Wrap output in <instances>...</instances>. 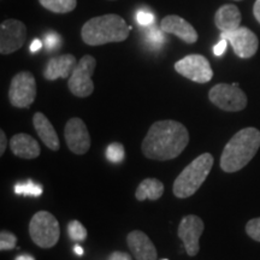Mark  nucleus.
<instances>
[{"label":"nucleus","mask_w":260,"mask_h":260,"mask_svg":"<svg viewBox=\"0 0 260 260\" xmlns=\"http://www.w3.org/2000/svg\"><path fill=\"white\" fill-rule=\"evenodd\" d=\"M220 39H225L228 42H230L236 56L242 59L252 58L259 47L256 35L247 27H239L232 31H222Z\"/></svg>","instance_id":"obj_10"},{"label":"nucleus","mask_w":260,"mask_h":260,"mask_svg":"<svg viewBox=\"0 0 260 260\" xmlns=\"http://www.w3.org/2000/svg\"><path fill=\"white\" fill-rule=\"evenodd\" d=\"M164 193V184L157 178H145L139 184L138 189L135 191V198L139 201H144L146 199L158 200L160 199Z\"/></svg>","instance_id":"obj_20"},{"label":"nucleus","mask_w":260,"mask_h":260,"mask_svg":"<svg viewBox=\"0 0 260 260\" xmlns=\"http://www.w3.org/2000/svg\"><path fill=\"white\" fill-rule=\"evenodd\" d=\"M175 70L183 77L197 83H207L213 77L210 61L201 54H189L182 58L175 63Z\"/></svg>","instance_id":"obj_9"},{"label":"nucleus","mask_w":260,"mask_h":260,"mask_svg":"<svg viewBox=\"0 0 260 260\" xmlns=\"http://www.w3.org/2000/svg\"><path fill=\"white\" fill-rule=\"evenodd\" d=\"M32 124H34L35 132L38 133L39 138L46 145L51 151H58L60 147L59 138H58L56 129L48 121V118L44 113L37 112L32 117Z\"/></svg>","instance_id":"obj_18"},{"label":"nucleus","mask_w":260,"mask_h":260,"mask_svg":"<svg viewBox=\"0 0 260 260\" xmlns=\"http://www.w3.org/2000/svg\"><path fill=\"white\" fill-rule=\"evenodd\" d=\"M96 67L95 58L86 54L77 63L68 81L69 90L77 98H87L94 92L92 76Z\"/></svg>","instance_id":"obj_7"},{"label":"nucleus","mask_w":260,"mask_h":260,"mask_svg":"<svg viewBox=\"0 0 260 260\" xmlns=\"http://www.w3.org/2000/svg\"><path fill=\"white\" fill-rule=\"evenodd\" d=\"M16 243H17V237L15 236V234L8 232V230H2V233H0V249L3 252L15 249Z\"/></svg>","instance_id":"obj_25"},{"label":"nucleus","mask_w":260,"mask_h":260,"mask_svg":"<svg viewBox=\"0 0 260 260\" xmlns=\"http://www.w3.org/2000/svg\"><path fill=\"white\" fill-rule=\"evenodd\" d=\"M109 260H132L130 255L125 252H113L111 255H110Z\"/></svg>","instance_id":"obj_30"},{"label":"nucleus","mask_w":260,"mask_h":260,"mask_svg":"<svg viewBox=\"0 0 260 260\" xmlns=\"http://www.w3.org/2000/svg\"><path fill=\"white\" fill-rule=\"evenodd\" d=\"M124 147L119 142H112L106 149V158L111 162L118 164L124 159Z\"/></svg>","instance_id":"obj_24"},{"label":"nucleus","mask_w":260,"mask_h":260,"mask_svg":"<svg viewBox=\"0 0 260 260\" xmlns=\"http://www.w3.org/2000/svg\"><path fill=\"white\" fill-rule=\"evenodd\" d=\"M226 46H228V41L225 40V39H220V41L213 48V53L216 54L217 57L223 56V53L226 50Z\"/></svg>","instance_id":"obj_28"},{"label":"nucleus","mask_w":260,"mask_h":260,"mask_svg":"<svg viewBox=\"0 0 260 260\" xmlns=\"http://www.w3.org/2000/svg\"><path fill=\"white\" fill-rule=\"evenodd\" d=\"M246 233L254 241L260 242V217L253 218L246 224Z\"/></svg>","instance_id":"obj_26"},{"label":"nucleus","mask_w":260,"mask_h":260,"mask_svg":"<svg viewBox=\"0 0 260 260\" xmlns=\"http://www.w3.org/2000/svg\"><path fill=\"white\" fill-rule=\"evenodd\" d=\"M162 260H168V259H162Z\"/></svg>","instance_id":"obj_38"},{"label":"nucleus","mask_w":260,"mask_h":260,"mask_svg":"<svg viewBox=\"0 0 260 260\" xmlns=\"http://www.w3.org/2000/svg\"><path fill=\"white\" fill-rule=\"evenodd\" d=\"M213 162L214 159L211 153H203L195 158L175 180L174 187H172L175 197L180 198V199H186L197 193L201 184L209 176Z\"/></svg>","instance_id":"obj_4"},{"label":"nucleus","mask_w":260,"mask_h":260,"mask_svg":"<svg viewBox=\"0 0 260 260\" xmlns=\"http://www.w3.org/2000/svg\"><path fill=\"white\" fill-rule=\"evenodd\" d=\"M37 98V82L30 71H21L11 80L9 100L17 109H27Z\"/></svg>","instance_id":"obj_8"},{"label":"nucleus","mask_w":260,"mask_h":260,"mask_svg":"<svg viewBox=\"0 0 260 260\" xmlns=\"http://www.w3.org/2000/svg\"><path fill=\"white\" fill-rule=\"evenodd\" d=\"M148 38L152 39V40L155 41V42H158V41H160L161 39H162V35H161L160 31L153 30V32H152V34L148 35Z\"/></svg>","instance_id":"obj_34"},{"label":"nucleus","mask_w":260,"mask_h":260,"mask_svg":"<svg viewBox=\"0 0 260 260\" xmlns=\"http://www.w3.org/2000/svg\"><path fill=\"white\" fill-rule=\"evenodd\" d=\"M79 61L74 54H61L53 57L47 61L44 70V77L48 81H56L57 79H68L71 76L73 71Z\"/></svg>","instance_id":"obj_16"},{"label":"nucleus","mask_w":260,"mask_h":260,"mask_svg":"<svg viewBox=\"0 0 260 260\" xmlns=\"http://www.w3.org/2000/svg\"><path fill=\"white\" fill-rule=\"evenodd\" d=\"M15 191L17 195H24V197H40L42 194V188L34 182L27 181L23 183H17L15 187Z\"/></svg>","instance_id":"obj_22"},{"label":"nucleus","mask_w":260,"mask_h":260,"mask_svg":"<svg viewBox=\"0 0 260 260\" xmlns=\"http://www.w3.org/2000/svg\"><path fill=\"white\" fill-rule=\"evenodd\" d=\"M10 148L16 157L23 159H35L41 153L40 145L37 140L24 133L14 135L10 140Z\"/></svg>","instance_id":"obj_17"},{"label":"nucleus","mask_w":260,"mask_h":260,"mask_svg":"<svg viewBox=\"0 0 260 260\" xmlns=\"http://www.w3.org/2000/svg\"><path fill=\"white\" fill-rule=\"evenodd\" d=\"M15 260H35V258L29 254H21V255H18Z\"/></svg>","instance_id":"obj_35"},{"label":"nucleus","mask_w":260,"mask_h":260,"mask_svg":"<svg viewBox=\"0 0 260 260\" xmlns=\"http://www.w3.org/2000/svg\"><path fill=\"white\" fill-rule=\"evenodd\" d=\"M132 27L125 19L115 14L90 18L81 29V38L89 46H102L110 42H122L128 39Z\"/></svg>","instance_id":"obj_3"},{"label":"nucleus","mask_w":260,"mask_h":260,"mask_svg":"<svg viewBox=\"0 0 260 260\" xmlns=\"http://www.w3.org/2000/svg\"><path fill=\"white\" fill-rule=\"evenodd\" d=\"M259 147V130L253 126L241 129L224 147L220 157V169L229 174L241 170L252 160Z\"/></svg>","instance_id":"obj_2"},{"label":"nucleus","mask_w":260,"mask_h":260,"mask_svg":"<svg viewBox=\"0 0 260 260\" xmlns=\"http://www.w3.org/2000/svg\"><path fill=\"white\" fill-rule=\"evenodd\" d=\"M236 2H241V0H236Z\"/></svg>","instance_id":"obj_37"},{"label":"nucleus","mask_w":260,"mask_h":260,"mask_svg":"<svg viewBox=\"0 0 260 260\" xmlns=\"http://www.w3.org/2000/svg\"><path fill=\"white\" fill-rule=\"evenodd\" d=\"M27 27L18 19H5L0 25V53L11 54L18 51L25 42Z\"/></svg>","instance_id":"obj_11"},{"label":"nucleus","mask_w":260,"mask_h":260,"mask_svg":"<svg viewBox=\"0 0 260 260\" xmlns=\"http://www.w3.org/2000/svg\"><path fill=\"white\" fill-rule=\"evenodd\" d=\"M65 142L73 153L82 155L90 147V135L86 123L81 118L73 117L67 122L64 129Z\"/></svg>","instance_id":"obj_13"},{"label":"nucleus","mask_w":260,"mask_h":260,"mask_svg":"<svg viewBox=\"0 0 260 260\" xmlns=\"http://www.w3.org/2000/svg\"><path fill=\"white\" fill-rule=\"evenodd\" d=\"M74 251H75V253H76L77 255H82V254H83V248H82V247H81V246H79V245L75 246Z\"/></svg>","instance_id":"obj_36"},{"label":"nucleus","mask_w":260,"mask_h":260,"mask_svg":"<svg viewBox=\"0 0 260 260\" xmlns=\"http://www.w3.org/2000/svg\"><path fill=\"white\" fill-rule=\"evenodd\" d=\"M210 102L218 109L228 112L242 111L247 106V96L239 84L218 83L209 92Z\"/></svg>","instance_id":"obj_6"},{"label":"nucleus","mask_w":260,"mask_h":260,"mask_svg":"<svg viewBox=\"0 0 260 260\" xmlns=\"http://www.w3.org/2000/svg\"><path fill=\"white\" fill-rule=\"evenodd\" d=\"M59 42V38H58V35L56 34H47L46 35V41H45V44H46L47 48H50V50H52V48L56 47V45Z\"/></svg>","instance_id":"obj_29"},{"label":"nucleus","mask_w":260,"mask_h":260,"mask_svg":"<svg viewBox=\"0 0 260 260\" xmlns=\"http://www.w3.org/2000/svg\"><path fill=\"white\" fill-rule=\"evenodd\" d=\"M138 22L139 24L141 25H149L153 23V15L149 14V12H145V11H140L138 14Z\"/></svg>","instance_id":"obj_27"},{"label":"nucleus","mask_w":260,"mask_h":260,"mask_svg":"<svg viewBox=\"0 0 260 260\" xmlns=\"http://www.w3.org/2000/svg\"><path fill=\"white\" fill-rule=\"evenodd\" d=\"M204 228L203 219L195 214H188L181 219L177 234L189 256H195L200 251L199 240L204 233Z\"/></svg>","instance_id":"obj_12"},{"label":"nucleus","mask_w":260,"mask_h":260,"mask_svg":"<svg viewBox=\"0 0 260 260\" xmlns=\"http://www.w3.org/2000/svg\"><path fill=\"white\" fill-rule=\"evenodd\" d=\"M68 234H69L70 239L75 242H82L87 239V229L80 223L79 220H71L68 224Z\"/></svg>","instance_id":"obj_23"},{"label":"nucleus","mask_w":260,"mask_h":260,"mask_svg":"<svg viewBox=\"0 0 260 260\" xmlns=\"http://www.w3.org/2000/svg\"><path fill=\"white\" fill-rule=\"evenodd\" d=\"M253 15H254L255 19L260 23V0H255L254 6H253Z\"/></svg>","instance_id":"obj_32"},{"label":"nucleus","mask_w":260,"mask_h":260,"mask_svg":"<svg viewBox=\"0 0 260 260\" xmlns=\"http://www.w3.org/2000/svg\"><path fill=\"white\" fill-rule=\"evenodd\" d=\"M31 241L40 248H52L60 237V226L56 217L47 211H39L29 223Z\"/></svg>","instance_id":"obj_5"},{"label":"nucleus","mask_w":260,"mask_h":260,"mask_svg":"<svg viewBox=\"0 0 260 260\" xmlns=\"http://www.w3.org/2000/svg\"><path fill=\"white\" fill-rule=\"evenodd\" d=\"M126 243L136 260H157V248L144 232L134 230L129 233Z\"/></svg>","instance_id":"obj_15"},{"label":"nucleus","mask_w":260,"mask_h":260,"mask_svg":"<svg viewBox=\"0 0 260 260\" xmlns=\"http://www.w3.org/2000/svg\"><path fill=\"white\" fill-rule=\"evenodd\" d=\"M189 142V133L182 123L172 119L158 121L149 128L141 145L142 153L152 160H170L178 157Z\"/></svg>","instance_id":"obj_1"},{"label":"nucleus","mask_w":260,"mask_h":260,"mask_svg":"<svg viewBox=\"0 0 260 260\" xmlns=\"http://www.w3.org/2000/svg\"><path fill=\"white\" fill-rule=\"evenodd\" d=\"M41 47H42V42L40 40H38V39H35V40L32 41L31 45H30V51L31 52H38Z\"/></svg>","instance_id":"obj_33"},{"label":"nucleus","mask_w":260,"mask_h":260,"mask_svg":"<svg viewBox=\"0 0 260 260\" xmlns=\"http://www.w3.org/2000/svg\"><path fill=\"white\" fill-rule=\"evenodd\" d=\"M41 6L54 14H69L76 9L77 0H39Z\"/></svg>","instance_id":"obj_21"},{"label":"nucleus","mask_w":260,"mask_h":260,"mask_svg":"<svg viewBox=\"0 0 260 260\" xmlns=\"http://www.w3.org/2000/svg\"><path fill=\"white\" fill-rule=\"evenodd\" d=\"M241 12L233 4L222 5L214 15V24L220 31L235 30L241 24Z\"/></svg>","instance_id":"obj_19"},{"label":"nucleus","mask_w":260,"mask_h":260,"mask_svg":"<svg viewBox=\"0 0 260 260\" xmlns=\"http://www.w3.org/2000/svg\"><path fill=\"white\" fill-rule=\"evenodd\" d=\"M160 29L162 31L169 32V34L176 35L178 39H181L186 44H195L199 39V35H198L193 25L177 15H169L162 18L160 22Z\"/></svg>","instance_id":"obj_14"},{"label":"nucleus","mask_w":260,"mask_h":260,"mask_svg":"<svg viewBox=\"0 0 260 260\" xmlns=\"http://www.w3.org/2000/svg\"><path fill=\"white\" fill-rule=\"evenodd\" d=\"M8 147V138H6L4 130H0V154H4Z\"/></svg>","instance_id":"obj_31"}]
</instances>
